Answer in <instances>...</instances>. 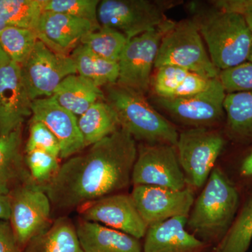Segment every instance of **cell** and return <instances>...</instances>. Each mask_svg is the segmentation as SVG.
<instances>
[{"label": "cell", "mask_w": 252, "mask_h": 252, "mask_svg": "<svg viewBox=\"0 0 252 252\" xmlns=\"http://www.w3.org/2000/svg\"><path fill=\"white\" fill-rule=\"evenodd\" d=\"M39 40L36 31L26 28L8 27L0 31V47L10 61L21 65Z\"/></svg>", "instance_id": "cell-29"}, {"label": "cell", "mask_w": 252, "mask_h": 252, "mask_svg": "<svg viewBox=\"0 0 252 252\" xmlns=\"http://www.w3.org/2000/svg\"><path fill=\"white\" fill-rule=\"evenodd\" d=\"M133 185L155 186L182 190L188 187L175 147L142 144L132 172Z\"/></svg>", "instance_id": "cell-11"}, {"label": "cell", "mask_w": 252, "mask_h": 252, "mask_svg": "<svg viewBox=\"0 0 252 252\" xmlns=\"http://www.w3.org/2000/svg\"><path fill=\"white\" fill-rule=\"evenodd\" d=\"M53 97L60 105L77 117L97 101L104 99V91L101 88L77 74L63 79Z\"/></svg>", "instance_id": "cell-22"}, {"label": "cell", "mask_w": 252, "mask_h": 252, "mask_svg": "<svg viewBox=\"0 0 252 252\" xmlns=\"http://www.w3.org/2000/svg\"><path fill=\"white\" fill-rule=\"evenodd\" d=\"M0 252H21L9 220H0Z\"/></svg>", "instance_id": "cell-38"}, {"label": "cell", "mask_w": 252, "mask_h": 252, "mask_svg": "<svg viewBox=\"0 0 252 252\" xmlns=\"http://www.w3.org/2000/svg\"><path fill=\"white\" fill-rule=\"evenodd\" d=\"M78 126L86 148L121 127L115 113L104 99L97 101L78 117Z\"/></svg>", "instance_id": "cell-24"}, {"label": "cell", "mask_w": 252, "mask_h": 252, "mask_svg": "<svg viewBox=\"0 0 252 252\" xmlns=\"http://www.w3.org/2000/svg\"><path fill=\"white\" fill-rule=\"evenodd\" d=\"M9 196V221L22 252L32 239L52 223V206L43 186L32 178L16 186Z\"/></svg>", "instance_id": "cell-7"}, {"label": "cell", "mask_w": 252, "mask_h": 252, "mask_svg": "<svg viewBox=\"0 0 252 252\" xmlns=\"http://www.w3.org/2000/svg\"><path fill=\"white\" fill-rule=\"evenodd\" d=\"M10 217V199L9 195L0 194V220H9Z\"/></svg>", "instance_id": "cell-39"}, {"label": "cell", "mask_w": 252, "mask_h": 252, "mask_svg": "<svg viewBox=\"0 0 252 252\" xmlns=\"http://www.w3.org/2000/svg\"><path fill=\"white\" fill-rule=\"evenodd\" d=\"M226 93L219 77L212 79L205 91L194 95L177 98L158 97L159 105L174 119L192 127H208L224 118Z\"/></svg>", "instance_id": "cell-12"}, {"label": "cell", "mask_w": 252, "mask_h": 252, "mask_svg": "<svg viewBox=\"0 0 252 252\" xmlns=\"http://www.w3.org/2000/svg\"><path fill=\"white\" fill-rule=\"evenodd\" d=\"M175 23L167 19L157 28L128 41L118 61V84L145 95L151 88L152 68L162 37Z\"/></svg>", "instance_id": "cell-8"}, {"label": "cell", "mask_w": 252, "mask_h": 252, "mask_svg": "<svg viewBox=\"0 0 252 252\" xmlns=\"http://www.w3.org/2000/svg\"><path fill=\"white\" fill-rule=\"evenodd\" d=\"M164 65L177 66L210 79L219 77L220 72L212 62L192 19L175 22L162 37L154 67Z\"/></svg>", "instance_id": "cell-5"}, {"label": "cell", "mask_w": 252, "mask_h": 252, "mask_svg": "<svg viewBox=\"0 0 252 252\" xmlns=\"http://www.w3.org/2000/svg\"><path fill=\"white\" fill-rule=\"evenodd\" d=\"M32 119L44 124L61 146L60 158L67 159L86 148L78 126V117L58 103L53 96L32 102Z\"/></svg>", "instance_id": "cell-16"}, {"label": "cell", "mask_w": 252, "mask_h": 252, "mask_svg": "<svg viewBox=\"0 0 252 252\" xmlns=\"http://www.w3.org/2000/svg\"><path fill=\"white\" fill-rule=\"evenodd\" d=\"M25 162L32 179L41 186L52 180L61 165L59 157L39 150L26 153Z\"/></svg>", "instance_id": "cell-31"}, {"label": "cell", "mask_w": 252, "mask_h": 252, "mask_svg": "<svg viewBox=\"0 0 252 252\" xmlns=\"http://www.w3.org/2000/svg\"><path fill=\"white\" fill-rule=\"evenodd\" d=\"M100 28L91 21L68 15L44 11L36 28L39 41L55 53L70 56L83 38Z\"/></svg>", "instance_id": "cell-17"}, {"label": "cell", "mask_w": 252, "mask_h": 252, "mask_svg": "<svg viewBox=\"0 0 252 252\" xmlns=\"http://www.w3.org/2000/svg\"><path fill=\"white\" fill-rule=\"evenodd\" d=\"M32 102L21 65L11 61L0 64V136L23 127L32 116Z\"/></svg>", "instance_id": "cell-15"}, {"label": "cell", "mask_w": 252, "mask_h": 252, "mask_svg": "<svg viewBox=\"0 0 252 252\" xmlns=\"http://www.w3.org/2000/svg\"><path fill=\"white\" fill-rule=\"evenodd\" d=\"M223 107L225 137L238 145H252V92L226 94Z\"/></svg>", "instance_id": "cell-21"}, {"label": "cell", "mask_w": 252, "mask_h": 252, "mask_svg": "<svg viewBox=\"0 0 252 252\" xmlns=\"http://www.w3.org/2000/svg\"><path fill=\"white\" fill-rule=\"evenodd\" d=\"M137 156L136 141L124 129L69 158L49 183L43 186L54 210L67 213L132 183Z\"/></svg>", "instance_id": "cell-1"}, {"label": "cell", "mask_w": 252, "mask_h": 252, "mask_svg": "<svg viewBox=\"0 0 252 252\" xmlns=\"http://www.w3.org/2000/svg\"><path fill=\"white\" fill-rule=\"evenodd\" d=\"M243 194L228 233L210 252H248L252 242V190Z\"/></svg>", "instance_id": "cell-26"}, {"label": "cell", "mask_w": 252, "mask_h": 252, "mask_svg": "<svg viewBox=\"0 0 252 252\" xmlns=\"http://www.w3.org/2000/svg\"><path fill=\"white\" fill-rule=\"evenodd\" d=\"M104 100L117 116L119 125L142 144L175 147L179 132L149 104L144 94L117 83L104 87Z\"/></svg>", "instance_id": "cell-4"}, {"label": "cell", "mask_w": 252, "mask_h": 252, "mask_svg": "<svg viewBox=\"0 0 252 252\" xmlns=\"http://www.w3.org/2000/svg\"><path fill=\"white\" fill-rule=\"evenodd\" d=\"M23 127L0 136V194L8 195L31 179L22 153Z\"/></svg>", "instance_id": "cell-20"}, {"label": "cell", "mask_w": 252, "mask_h": 252, "mask_svg": "<svg viewBox=\"0 0 252 252\" xmlns=\"http://www.w3.org/2000/svg\"><path fill=\"white\" fill-rule=\"evenodd\" d=\"M77 210L82 220L119 230L139 240L144 238L148 228L130 194L107 195L84 204Z\"/></svg>", "instance_id": "cell-13"}, {"label": "cell", "mask_w": 252, "mask_h": 252, "mask_svg": "<svg viewBox=\"0 0 252 252\" xmlns=\"http://www.w3.org/2000/svg\"><path fill=\"white\" fill-rule=\"evenodd\" d=\"M212 79H207L196 73L189 72L172 98L188 97L198 94L210 85Z\"/></svg>", "instance_id": "cell-36"}, {"label": "cell", "mask_w": 252, "mask_h": 252, "mask_svg": "<svg viewBox=\"0 0 252 252\" xmlns=\"http://www.w3.org/2000/svg\"><path fill=\"white\" fill-rule=\"evenodd\" d=\"M21 252H83L76 224L67 217H59L32 239Z\"/></svg>", "instance_id": "cell-23"}, {"label": "cell", "mask_w": 252, "mask_h": 252, "mask_svg": "<svg viewBox=\"0 0 252 252\" xmlns=\"http://www.w3.org/2000/svg\"><path fill=\"white\" fill-rule=\"evenodd\" d=\"M219 79L226 94L252 92V63L245 62L220 71Z\"/></svg>", "instance_id": "cell-34"}, {"label": "cell", "mask_w": 252, "mask_h": 252, "mask_svg": "<svg viewBox=\"0 0 252 252\" xmlns=\"http://www.w3.org/2000/svg\"><path fill=\"white\" fill-rule=\"evenodd\" d=\"M211 2L219 9L241 15L252 32V0H217Z\"/></svg>", "instance_id": "cell-37"}, {"label": "cell", "mask_w": 252, "mask_h": 252, "mask_svg": "<svg viewBox=\"0 0 252 252\" xmlns=\"http://www.w3.org/2000/svg\"><path fill=\"white\" fill-rule=\"evenodd\" d=\"M169 4L149 0H102L97 20L99 26L117 30L130 40L165 22Z\"/></svg>", "instance_id": "cell-9"}, {"label": "cell", "mask_w": 252, "mask_h": 252, "mask_svg": "<svg viewBox=\"0 0 252 252\" xmlns=\"http://www.w3.org/2000/svg\"><path fill=\"white\" fill-rule=\"evenodd\" d=\"M21 68L32 100L51 97L63 79L77 74L70 56L55 53L39 40Z\"/></svg>", "instance_id": "cell-10"}, {"label": "cell", "mask_w": 252, "mask_h": 252, "mask_svg": "<svg viewBox=\"0 0 252 252\" xmlns=\"http://www.w3.org/2000/svg\"><path fill=\"white\" fill-rule=\"evenodd\" d=\"M248 61V62L252 63V41L251 47H250V53H249Z\"/></svg>", "instance_id": "cell-40"}, {"label": "cell", "mask_w": 252, "mask_h": 252, "mask_svg": "<svg viewBox=\"0 0 252 252\" xmlns=\"http://www.w3.org/2000/svg\"><path fill=\"white\" fill-rule=\"evenodd\" d=\"M77 67V74L104 88L117 82L119 67L118 62L108 61L97 56L80 44L70 55Z\"/></svg>", "instance_id": "cell-25"}, {"label": "cell", "mask_w": 252, "mask_h": 252, "mask_svg": "<svg viewBox=\"0 0 252 252\" xmlns=\"http://www.w3.org/2000/svg\"><path fill=\"white\" fill-rule=\"evenodd\" d=\"M99 2V0H46L44 11L68 15L99 26L97 20Z\"/></svg>", "instance_id": "cell-30"}, {"label": "cell", "mask_w": 252, "mask_h": 252, "mask_svg": "<svg viewBox=\"0 0 252 252\" xmlns=\"http://www.w3.org/2000/svg\"><path fill=\"white\" fill-rule=\"evenodd\" d=\"M77 231L83 252H143L140 240L79 218Z\"/></svg>", "instance_id": "cell-19"}, {"label": "cell", "mask_w": 252, "mask_h": 252, "mask_svg": "<svg viewBox=\"0 0 252 252\" xmlns=\"http://www.w3.org/2000/svg\"><path fill=\"white\" fill-rule=\"evenodd\" d=\"M192 20L205 41L212 62L219 71L238 66L248 61L252 32L241 15L223 11L212 4L194 5Z\"/></svg>", "instance_id": "cell-3"}, {"label": "cell", "mask_w": 252, "mask_h": 252, "mask_svg": "<svg viewBox=\"0 0 252 252\" xmlns=\"http://www.w3.org/2000/svg\"><path fill=\"white\" fill-rule=\"evenodd\" d=\"M225 143L224 134L208 127H190L179 133L175 148L188 187L205 185Z\"/></svg>", "instance_id": "cell-6"}, {"label": "cell", "mask_w": 252, "mask_h": 252, "mask_svg": "<svg viewBox=\"0 0 252 252\" xmlns=\"http://www.w3.org/2000/svg\"><path fill=\"white\" fill-rule=\"evenodd\" d=\"M187 218L175 217L149 226L143 252H210V245L187 230Z\"/></svg>", "instance_id": "cell-18"}, {"label": "cell", "mask_w": 252, "mask_h": 252, "mask_svg": "<svg viewBox=\"0 0 252 252\" xmlns=\"http://www.w3.org/2000/svg\"><path fill=\"white\" fill-rule=\"evenodd\" d=\"M46 0H0V31L17 27L36 31Z\"/></svg>", "instance_id": "cell-27"}, {"label": "cell", "mask_w": 252, "mask_h": 252, "mask_svg": "<svg viewBox=\"0 0 252 252\" xmlns=\"http://www.w3.org/2000/svg\"><path fill=\"white\" fill-rule=\"evenodd\" d=\"M157 69L152 78L151 87L158 97L172 98L189 71L172 65H164Z\"/></svg>", "instance_id": "cell-32"}, {"label": "cell", "mask_w": 252, "mask_h": 252, "mask_svg": "<svg viewBox=\"0 0 252 252\" xmlns=\"http://www.w3.org/2000/svg\"><path fill=\"white\" fill-rule=\"evenodd\" d=\"M35 150L45 152L59 158L61 156V146L54 134L42 123L31 118L25 154Z\"/></svg>", "instance_id": "cell-33"}, {"label": "cell", "mask_w": 252, "mask_h": 252, "mask_svg": "<svg viewBox=\"0 0 252 252\" xmlns=\"http://www.w3.org/2000/svg\"><path fill=\"white\" fill-rule=\"evenodd\" d=\"M241 201V193L224 170L213 169L187 218V228L215 248L231 226Z\"/></svg>", "instance_id": "cell-2"}, {"label": "cell", "mask_w": 252, "mask_h": 252, "mask_svg": "<svg viewBox=\"0 0 252 252\" xmlns=\"http://www.w3.org/2000/svg\"><path fill=\"white\" fill-rule=\"evenodd\" d=\"M130 195L148 227L175 217H188L195 200L194 189L190 187L174 190L135 185Z\"/></svg>", "instance_id": "cell-14"}, {"label": "cell", "mask_w": 252, "mask_h": 252, "mask_svg": "<svg viewBox=\"0 0 252 252\" xmlns=\"http://www.w3.org/2000/svg\"><path fill=\"white\" fill-rule=\"evenodd\" d=\"M250 147L239 159L235 168V177L230 179L241 194L252 190V145Z\"/></svg>", "instance_id": "cell-35"}, {"label": "cell", "mask_w": 252, "mask_h": 252, "mask_svg": "<svg viewBox=\"0 0 252 252\" xmlns=\"http://www.w3.org/2000/svg\"><path fill=\"white\" fill-rule=\"evenodd\" d=\"M128 41L121 32L100 26L84 36L81 44L104 59L118 62Z\"/></svg>", "instance_id": "cell-28"}]
</instances>
